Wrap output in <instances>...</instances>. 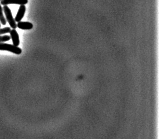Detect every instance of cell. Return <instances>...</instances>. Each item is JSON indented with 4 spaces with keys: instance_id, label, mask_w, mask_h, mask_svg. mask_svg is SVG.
I'll return each instance as SVG.
<instances>
[{
    "instance_id": "ba28073f",
    "label": "cell",
    "mask_w": 159,
    "mask_h": 139,
    "mask_svg": "<svg viewBox=\"0 0 159 139\" xmlns=\"http://www.w3.org/2000/svg\"><path fill=\"white\" fill-rule=\"evenodd\" d=\"M11 39V37L9 35H4V36H0V43L8 41Z\"/></svg>"
},
{
    "instance_id": "7a4b0ae2",
    "label": "cell",
    "mask_w": 159,
    "mask_h": 139,
    "mask_svg": "<svg viewBox=\"0 0 159 139\" xmlns=\"http://www.w3.org/2000/svg\"><path fill=\"white\" fill-rule=\"evenodd\" d=\"M3 9L5 14L6 20L10 25V27L13 28V29H16L17 28V24H16V21H15L14 18L13 17L10 8L7 5H4Z\"/></svg>"
},
{
    "instance_id": "52a82bcc",
    "label": "cell",
    "mask_w": 159,
    "mask_h": 139,
    "mask_svg": "<svg viewBox=\"0 0 159 139\" xmlns=\"http://www.w3.org/2000/svg\"><path fill=\"white\" fill-rule=\"evenodd\" d=\"M3 8L2 7L1 5L0 4V22L3 25H6L7 21L3 15Z\"/></svg>"
},
{
    "instance_id": "30bf717a",
    "label": "cell",
    "mask_w": 159,
    "mask_h": 139,
    "mask_svg": "<svg viewBox=\"0 0 159 139\" xmlns=\"http://www.w3.org/2000/svg\"><path fill=\"white\" fill-rule=\"evenodd\" d=\"M1 24H0V28H1Z\"/></svg>"
},
{
    "instance_id": "8fae6325",
    "label": "cell",
    "mask_w": 159,
    "mask_h": 139,
    "mask_svg": "<svg viewBox=\"0 0 159 139\" xmlns=\"http://www.w3.org/2000/svg\"><path fill=\"white\" fill-rule=\"evenodd\" d=\"M1 1V0H0V1Z\"/></svg>"
},
{
    "instance_id": "8992f818",
    "label": "cell",
    "mask_w": 159,
    "mask_h": 139,
    "mask_svg": "<svg viewBox=\"0 0 159 139\" xmlns=\"http://www.w3.org/2000/svg\"><path fill=\"white\" fill-rule=\"evenodd\" d=\"M17 27L20 29L22 30H31L33 28V25L32 23L25 21H20L17 24Z\"/></svg>"
},
{
    "instance_id": "5b68a950",
    "label": "cell",
    "mask_w": 159,
    "mask_h": 139,
    "mask_svg": "<svg viewBox=\"0 0 159 139\" xmlns=\"http://www.w3.org/2000/svg\"><path fill=\"white\" fill-rule=\"evenodd\" d=\"M25 10H26V7L25 5H21L20 6L18 12L15 18V21L17 22H20V21L22 18L24 17V15L25 14Z\"/></svg>"
},
{
    "instance_id": "277c9868",
    "label": "cell",
    "mask_w": 159,
    "mask_h": 139,
    "mask_svg": "<svg viewBox=\"0 0 159 139\" xmlns=\"http://www.w3.org/2000/svg\"><path fill=\"white\" fill-rule=\"evenodd\" d=\"M9 33L10 34L11 38L12 40L13 45L16 46H18L20 45V37H19L18 33L16 31V29H13L11 30Z\"/></svg>"
},
{
    "instance_id": "9c48e42d",
    "label": "cell",
    "mask_w": 159,
    "mask_h": 139,
    "mask_svg": "<svg viewBox=\"0 0 159 139\" xmlns=\"http://www.w3.org/2000/svg\"><path fill=\"white\" fill-rule=\"evenodd\" d=\"M11 30L10 27H6L4 28L0 29V35L5 34L6 33H9Z\"/></svg>"
},
{
    "instance_id": "3957f363",
    "label": "cell",
    "mask_w": 159,
    "mask_h": 139,
    "mask_svg": "<svg viewBox=\"0 0 159 139\" xmlns=\"http://www.w3.org/2000/svg\"><path fill=\"white\" fill-rule=\"evenodd\" d=\"M28 3V0H1V4L7 5L9 4L25 5Z\"/></svg>"
},
{
    "instance_id": "6da1fadb",
    "label": "cell",
    "mask_w": 159,
    "mask_h": 139,
    "mask_svg": "<svg viewBox=\"0 0 159 139\" xmlns=\"http://www.w3.org/2000/svg\"><path fill=\"white\" fill-rule=\"evenodd\" d=\"M0 51H9L16 55H20L22 52L21 49L18 46L10 44H4L3 42L0 43Z\"/></svg>"
}]
</instances>
